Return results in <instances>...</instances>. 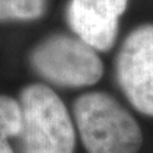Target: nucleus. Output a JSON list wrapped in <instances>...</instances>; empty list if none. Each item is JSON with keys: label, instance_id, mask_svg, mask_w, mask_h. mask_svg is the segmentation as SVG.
<instances>
[{"label": "nucleus", "instance_id": "f03ea898", "mask_svg": "<svg viewBox=\"0 0 153 153\" xmlns=\"http://www.w3.org/2000/svg\"><path fill=\"white\" fill-rule=\"evenodd\" d=\"M23 153H74L75 130L69 111L50 87L28 84L21 92Z\"/></svg>", "mask_w": 153, "mask_h": 153}, {"label": "nucleus", "instance_id": "f257e3e1", "mask_svg": "<svg viewBox=\"0 0 153 153\" xmlns=\"http://www.w3.org/2000/svg\"><path fill=\"white\" fill-rule=\"evenodd\" d=\"M73 114L87 153H138L143 134L130 114L112 96L88 92L75 100Z\"/></svg>", "mask_w": 153, "mask_h": 153}, {"label": "nucleus", "instance_id": "20e7f679", "mask_svg": "<svg viewBox=\"0 0 153 153\" xmlns=\"http://www.w3.org/2000/svg\"><path fill=\"white\" fill-rule=\"evenodd\" d=\"M116 78L128 101L153 117V23H142L124 38L116 56Z\"/></svg>", "mask_w": 153, "mask_h": 153}, {"label": "nucleus", "instance_id": "7ed1b4c3", "mask_svg": "<svg viewBox=\"0 0 153 153\" xmlns=\"http://www.w3.org/2000/svg\"><path fill=\"white\" fill-rule=\"evenodd\" d=\"M30 63L41 78L66 88L93 85L105 69L97 51L68 33H52L41 40L31 51Z\"/></svg>", "mask_w": 153, "mask_h": 153}, {"label": "nucleus", "instance_id": "39448f33", "mask_svg": "<svg viewBox=\"0 0 153 153\" xmlns=\"http://www.w3.org/2000/svg\"><path fill=\"white\" fill-rule=\"evenodd\" d=\"M129 0H69L66 23L73 32L97 52H107L117 40L120 19Z\"/></svg>", "mask_w": 153, "mask_h": 153}, {"label": "nucleus", "instance_id": "423d86ee", "mask_svg": "<svg viewBox=\"0 0 153 153\" xmlns=\"http://www.w3.org/2000/svg\"><path fill=\"white\" fill-rule=\"evenodd\" d=\"M47 7L49 0H0V23L38 21Z\"/></svg>", "mask_w": 153, "mask_h": 153}, {"label": "nucleus", "instance_id": "0eeeda50", "mask_svg": "<svg viewBox=\"0 0 153 153\" xmlns=\"http://www.w3.org/2000/svg\"><path fill=\"white\" fill-rule=\"evenodd\" d=\"M22 131V107L19 101L7 94H0V135L13 138Z\"/></svg>", "mask_w": 153, "mask_h": 153}, {"label": "nucleus", "instance_id": "6e6552de", "mask_svg": "<svg viewBox=\"0 0 153 153\" xmlns=\"http://www.w3.org/2000/svg\"><path fill=\"white\" fill-rule=\"evenodd\" d=\"M0 153H14L7 138L0 135Z\"/></svg>", "mask_w": 153, "mask_h": 153}]
</instances>
